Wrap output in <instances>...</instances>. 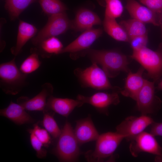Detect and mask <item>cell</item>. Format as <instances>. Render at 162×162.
<instances>
[{"label":"cell","mask_w":162,"mask_h":162,"mask_svg":"<svg viewBox=\"0 0 162 162\" xmlns=\"http://www.w3.org/2000/svg\"><path fill=\"white\" fill-rule=\"evenodd\" d=\"M92 62L99 64L108 77L114 78L121 71L129 73V62L127 56L114 50L89 49L86 53Z\"/></svg>","instance_id":"1"},{"label":"cell","mask_w":162,"mask_h":162,"mask_svg":"<svg viewBox=\"0 0 162 162\" xmlns=\"http://www.w3.org/2000/svg\"><path fill=\"white\" fill-rule=\"evenodd\" d=\"M30 134V140L31 144L36 151V156L39 158H42L45 157L46 155V150L42 148L44 145L39 140L31 129L28 130Z\"/></svg>","instance_id":"29"},{"label":"cell","mask_w":162,"mask_h":162,"mask_svg":"<svg viewBox=\"0 0 162 162\" xmlns=\"http://www.w3.org/2000/svg\"><path fill=\"white\" fill-rule=\"evenodd\" d=\"M104 28L110 36L117 40L129 42L130 38L123 28L115 19L105 17L103 22Z\"/></svg>","instance_id":"21"},{"label":"cell","mask_w":162,"mask_h":162,"mask_svg":"<svg viewBox=\"0 0 162 162\" xmlns=\"http://www.w3.org/2000/svg\"><path fill=\"white\" fill-rule=\"evenodd\" d=\"M74 132L79 144L96 140L99 136L90 117L77 121Z\"/></svg>","instance_id":"16"},{"label":"cell","mask_w":162,"mask_h":162,"mask_svg":"<svg viewBox=\"0 0 162 162\" xmlns=\"http://www.w3.org/2000/svg\"><path fill=\"white\" fill-rule=\"evenodd\" d=\"M155 160L156 161H162V153L160 155H156Z\"/></svg>","instance_id":"34"},{"label":"cell","mask_w":162,"mask_h":162,"mask_svg":"<svg viewBox=\"0 0 162 162\" xmlns=\"http://www.w3.org/2000/svg\"><path fill=\"white\" fill-rule=\"evenodd\" d=\"M39 46L38 54L43 58H49L52 55L61 54L63 48L61 41L55 37L48 38L41 42Z\"/></svg>","instance_id":"22"},{"label":"cell","mask_w":162,"mask_h":162,"mask_svg":"<svg viewBox=\"0 0 162 162\" xmlns=\"http://www.w3.org/2000/svg\"><path fill=\"white\" fill-rule=\"evenodd\" d=\"M141 66L135 73L130 71L125 80L124 88L120 91L123 96L136 100L138 93L144 85L146 80L142 76L144 70Z\"/></svg>","instance_id":"17"},{"label":"cell","mask_w":162,"mask_h":162,"mask_svg":"<svg viewBox=\"0 0 162 162\" xmlns=\"http://www.w3.org/2000/svg\"><path fill=\"white\" fill-rule=\"evenodd\" d=\"M154 83L146 80L137 94L135 101L142 115L153 113L160 107L161 101L155 94Z\"/></svg>","instance_id":"9"},{"label":"cell","mask_w":162,"mask_h":162,"mask_svg":"<svg viewBox=\"0 0 162 162\" xmlns=\"http://www.w3.org/2000/svg\"><path fill=\"white\" fill-rule=\"evenodd\" d=\"M157 88L158 90H162V80L159 83Z\"/></svg>","instance_id":"35"},{"label":"cell","mask_w":162,"mask_h":162,"mask_svg":"<svg viewBox=\"0 0 162 162\" xmlns=\"http://www.w3.org/2000/svg\"><path fill=\"white\" fill-rule=\"evenodd\" d=\"M126 8L133 18L155 26L161 25L162 13L155 12L135 0H127Z\"/></svg>","instance_id":"14"},{"label":"cell","mask_w":162,"mask_h":162,"mask_svg":"<svg viewBox=\"0 0 162 162\" xmlns=\"http://www.w3.org/2000/svg\"><path fill=\"white\" fill-rule=\"evenodd\" d=\"M106 4L105 17L116 19L120 17L123 11L120 0H105Z\"/></svg>","instance_id":"28"},{"label":"cell","mask_w":162,"mask_h":162,"mask_svg":"<svg viewBox=\"0 0 162 162\" xmlns=\"http://www.w3.org/2000/svg\"><path fill=\"white\" fill-rule=\"evenodd\" d=\"M41 91L31 98L22 96L17 100L18 104L26 110L29 111L45 110L48 98L52 94L53 88L50 83H46L42 86Z\"/></svg>","instance_id":"13"},{"label":"cell","mask_w":162,"mask_h":162,"mask_svg":"<svg viewBox=\"0 0 162 162\" xmlns=\"http://www.w3.org/2000/svg\"><path fill=\"white\" fill-rule=\"evenodd\" d=\"M27 74L18 69L14 58L0 65V86L6 94L15 95L19 93L26 83Z\"/></svg>","instance_id":"2"},{"label":"cell","mask_w":162,"mask_h":162,"mask_svg":"<svg viewBox=\"0 0 162 162\" xmlns=\"http://www.w3.org/2000/svg\"><path fill=\"white\" fill-rule=\"evenodd\" d=\"M74 73L84 87L98 90H113L117 87L111 85L106 73L95 62H92L90 66L85 69H76Z\"/></svg>","instance_id":"6"},{"label":"cell","mask_w":162,"mask_h":162,"mask_svg":"<svg viewBox=\"0 0 162 162\" xmlns=\"http://www.w3.org/2000/svg\"><path fill=\"white\" fill-rule=\"evenodd\" d=\"M31 130L43 145L47 146L50 144V137L46 129L41 128L36 124H34L33 129Z\"/></svg>","instance_id":"30"},{"label":"cell","mask_w":162,"mask_h":162,"mask_svg":"<svg viewBox=\"0 0 162 162\" xmlns=\"http://www.w3.org/2000/svg\"><path fill=\"white\" fill-rule=\"evenodd\" d=\"M83 104L77 99L58 98L51 95L47 99L45 111L51 110L67 117L75 108L80 107Z\"/></svg>","instance_id":"15"},{"label":"cell","mask_w":162,"mask_h":162,"mask_svg":"<svg viewBox=\"0 0 162 162\" xmlns=\"http://www.w3.org/2000/svg\"><path fill=\"white\" fill-rule=\"evenodd\" d=\"M44 114L42 124L47 131L54 139H57L61 133L58 124L52 116L46 111H44Z\"/></svg>","instance_id":"27"},{"label":"cell","mask_w":162,"mask_h":162,"mask_svg":"<svg viewBox=\"0 0 162 162\" xmlns=\"http://www.w3.org/2000/svg\"><path fill=\"white\" fill-rule=\"evenodd\" d=\"M100 28H91L84 31L75 40L63 49L61 53L69 52L73 59L78 58L80 55L86 54L90 46L102 34Z\"/></svg>","instance_id":"8"},{"label":"cell","mask_w":162,"mask_h":162,"mask_svg":"<svg viewBox=\"0 0 162 162\" xmlns=\"http://www.w3.org/2000/svg\"><path fill=\"white\" fill-rule=\"evenodd\" d=\"M120 24L126 32L130 40L137 36L147 34V30L144 23L137 20L133 18L122 20Z\"/></svg>","instance_id":"23"},{"label":"cell","mask_w":162,"mask_h":162,"mask_svg":"<svg viewBox=\"0 0 162 162\" xmlns=\"http://www.w3.org/2000/svg\"><path fill=\"white\" fill-rule=\"evenodd\" d=\"M120 91V89L118 88L110 93L99 92L90 96L78 94L77 96V99L84 104H89L98 110L105 111L107 110L110 106L117 105L119 103L118 93Z\"/></svg>","instance_id":"12"},{"label":"cell","mask_w":162,"mask_h":162,"mask_svg":"<svg viewBox=\"0 0 162 162\" xmlns=\"http://www.w3.org/2000/svg\"><path fill=\"white\" fill-rule=\"evenodd\" d=\"M161 26L162 33V13L161 22Z\"/></svg>","instance_id":"36"},{"label":"cell","mask_w":162,"mask_h":162,"mask_svg":"<svg viewBox=\"0 0 162 162\" xmlns=\"http://www.w3.org/2000/svg\"><path fill=\"white\" fill-rule=\"evenodd\" d=\"M101 23L100 19L94 13L88 9H81L77 12L74 20L71 22V28L76 31H85Z\"/></svg>","instance_id":"18"},{"label":"cell","mask_w":162,"mask_h":162,"mask_svg":"<svg viewBox=\"0 0 162 162\" xmlns=\"http://www.w3.org/2000/svg\"><path fill=\"white\" fill-rule=\"evenodd\" d=\"M26 110L20 104L11 101L7 107L0 110V114L17 125L33 123L34 119Z\"/></svg>","instance_id":"19"},{"label":"cell","mask_w":162,"mask_h":162,"mask_svg":"<svg viewBox=\"0 0 162 162\" xmlns=\"http://www.w3.org/2000/svg\"><path fill=\"white\" fill-rule=\"evenodd\" d=\"M37 31V28L33 25L20 20L16 43L15 45L11 49L12 54L15 56L17 55L28 41L34 36Z\"/></svg>","instance_id":"20"},{"label":"cell","mask_w":162,"mask_h":162,"mask_svg":"<svg viewBox=\"0 0 162 162\" xmlns=\"http://www.w3.org/2000/svg\"><path fill=\"white\" fill-rule=\"evenodd\" d=\"M44 12L50 15L64 12L67 8L60 0H39Z\"/></svg>","instance_id":"25"},{"label":"cell","mask_w":162,"mask_h":162,"mask_svg":"<svg viewBox=\"0 0 162 162\" xmlns=\"http://www.w3.org/2000/svg\"><path fill=\"white\" fill-rule=\"evenodd\" d=\"M71 23L64 12L50 15L46 24L32 39V43L38 46L48 38L65 32L71 28Z\"/></svg>","instance_id":"7"},{"label":"cell","mask_w":162,"mask_h":162,"mask_svg":"<svg viewBox=\"0 0 162 162\" xmlns=\"http://www.w3.org/2000/svg\"><path fill=\"white\" fill-rule=\"evenodd\" d=\"M129 146L131 154L137 156L141 152H146L156 155L161 154L162 148L151 133L143 131L134 138Z\"/></svg>","instance_id":"11"},{"label":"cell","mask_w":162,"mask_h":162,"mask_svg":"<svg viewBox=\"0 0 162 162\" xmlns=\"http://www.w3.org/2000/svg\"><path fill=\"white\" fill-rule=\"evenodd\" d=\"M148 41L147 34L137 36L130 39L129 42L133 50H137L146 47Z\"/></svg>","instance_id":"31"},{"label":"cell","mask_w":162,"mask_h":162,"mask_svg":"<svg viewBox=\"0 0 162 162\" xmlns=\"http://www.w3.org/2000/svg\"><path fill=\"white\" fill-rule=\"evenodd\" d=\"M154 122L153 119L146 115L130 116L117 126L116 132L124 136L128 141H130Z\"/></svg>","instance_id":"10"},{"label":"cell","mask_w":162,"mask_h":162,"mask_svg":"<svg viewBox=\"0 0 162 162\" xmlns=\"http://www.w3.org/2000/svg\"><path fill=\"white\" fill-rule=\"evenodd\" d=\"M125 136L116 131L109 132L99 135L97 139L95 148L93 151L85 154L89 162H101L112 156Z\"/></svg>","instance_id":"3"},{"label":"cell","mask_w":162,"mask_h":162,"mask_svg":"<svg viewBox=\"0 0 162 162\" xmlns=\"http://www.w3.org/2000/svg\"><path fill=\"white\" fill-rule=\"evenodd\" d=\"M36 0H6L5 7L11 19H16L29 5Z\"/></svg>","instance_id":"24"},{"label":"cell","mask_w":162,"mask_h":162,"mask_svg":"<svg viewBox=\"0 0 162 162\" xmlns=\"http://www.w3.org/2000/svg\"><path fill=\"white\" fill-rule=\"evenodd\" d=\"M138 62L146 70V76L152 79L154 82L158 81L162 75V45L154 51L146 47L133 50L130 56Z\"/></svg>","instance_id":"5"},{"label":"cell","mask_w":162,"mask_h":162,"mask_svg":"<svg viewBox=\"0 0 162 162\" xmlns=\"http://www.w3.org/2000/svg\"><path fill=\"white\" fill-rule=\"evenodd\" d=\"M140 2L152 10L162 13V0H140Z\"/></svg>","instance_id":"32"},{"label":"cell","mask_w":162,"mask_h":162,"mask_svg":"<svg viewBox=\"0 0 162 162\" xmlns=\"http://www.w3.org/2000/svg\"><path fill=\"white\" fill-rule=\"evenodd\" d=\"M151 133L154 136H162V122L154 123L152 124Z\"/></svg>","instance_id":"33"},{"label":"cell","mask_w":162,"mask_h":162,"mask_svg":"<svg viewBox=\"0 0 162 162\" xmlns=\"http://www.w3.org/2000/svg\"><path fill=\"white\" fill-rule=\"evenodd\" d=\"M79 144L71 125L66 122L54 149L55 154L62 161H76L80 154Z\"/></svg>","instance_id":"4"},{"label":"cell","mask_w":162,"mask_h":162,"mask_svg":"<svg viewBox=\"0 0 162 162\" xmlns=\"http://www.w3.org/2000/svg\"><path fill=\"white\" fill-rule=\"evenodd\" d=\"M38 55L35 51L32 52L21 64L19 68L20 71L27 74L37 70L41 65Z\"/></svg>","instance_id":"26"}]
</instances>
